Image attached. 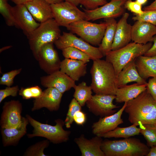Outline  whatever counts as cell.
I'll use <instances>...</instances> for the list:
<instances>
[{"label": "cell", "instance_id": "cell-1", "mask_svg": "<svg viewBox=\"0 0 156 156\" xmlns=\"http://www.w3.org/2000/svg\"><path fill=\"white\" fill-rule=\"evenodd\" d=\"M124 111L128 115V120L136 126L152 124L156 125V101L147 90L127 102Z\"/></svg>", "mask_w": 156, "mask_h": 156}, {"label": "cell", "instance_id": "cell-2", "mask_svg": "<svg viewBox=\"0 0 156 156\" xmlns=\"http://www.w3.org/2000/svg\"><path fill=\"white\" fill-rule=\"evenodd\" d=\"M90 73V86L96 94L115 95L117 76L112 64L101 59L93 60Z\"/></svg>", "mask_w": 156, "mask_h": 156}, {"label": "cell", "instance_id": "cell-3", "mask_svg": "<svg viewBox=\"0 0 156 156\" xmlns=\"http://www.w3.org/2000/svg\"><path fill=\"white\" fill-rule=\"evenodd\" d=\"M105 156H144L150 148L140 140L134 138L103 141L101 147Z\"/></svg>", "mask_w": 156, "mask_h": 156}, {"label": "cell", "instance_id": "cell-4", "mask_svg": "<svg viewBox=\"0 0 156 156\" xmlns=\"http://www.w3.org/2000/svg\"><path fill=\"white\" fill-rule=\"evenodd\" d=\"M152 45L151 42L145 44L134 42L129 43L120 49L111 50L106 55L105 60L112 65L117 77L126 64L138 57L144 55Z\"/></svg>", "mask_w": 156, "mask_h": 156}, {"label": "cell", "instance_id": "cell-5", "mask_svg": "<svg viewBox=\"0 0 156 156\" xmlns=\"http://www.w3.org/2000/svg\"><path fill=\"white\" fill-rule=\"evenodd\" d=\"M60 26L52 18L43 23L27 36L30 49L36 60L41 47L49 43H53L61 35Z\"/></svg>", "mask_w": 156, "mask_h": 156}, {"label": "cell", "instance_id": "cell-6", "mask_svg": "<svg viewBox=\"0 0 156 156\" xmlns=\"http://www.w3.org/2000/svg\"><path fill=\"white\" fill-rule=\"evenodd\" d=\"M26 117L34 129L31 134L27 135L29 138L42 137L46 138L55 144L66 142L68 140L71 132L63 129L65 122L63 120L60 119L55 120L56 125L52 126L41 123L34 119L29 115H26Z\"/></svg>", "mask_w": 156, "mask_h": 156}, {"label": "cell", "instance_id": "cell-7", "mask_svg": "<svg viewBox=\"0 0 156 156\" xmlns=\"http://www.w3.org/2000/svg\"><path fill=\"white\" fill-rule=\"evenodd\" d=\"M107 26L105 22L97 24L85 20L70 24L67 27L71 33L75 34L83 40L93 45H99Z\"/></svg>", "mask_w": 156, "mask_h": 156}, {"label": "cell", "instance_id": "cell-8", "mask_svg": "<svg viewBox=\"0 0 156 156\" xmlns=\"http://www.w3.org/2000/svg\"><path fill=\"white\" fill-rule=\"evenodd\" d=\"M53 17L58 25L66 28L70 24L85 20L86 14L77 6L67 1L51 4Z\"/></svg>", "mask_w": 156, "mask_h": 156}, {"label": "cell", "instance_id": "cell-9", "mask_svg": "<svg viewBox=\"0 0 156 156\" xmlns=\"http://www.w3.org/2000/svg\"><path fill=\"white\" fill-rule=\"evenodd\" d=\"M54 43L58 49L61 50L68 47L77 48L88 54L93 61L101 59L104 56L98 47L91 45L72 33L63 32Z\"/></svg>", "mask_w": 156, "mask_h": 156}, {"label": "cell", "instance_id": "cell-10", "mask_svg": "<svg viewBox=\"0 0 156 156\" xmlns=\"http://www.w3.org/2000/svg\"><path fill=\"white\" fill-rule=\"evenodd\" d=\"M127 0H111L105 4L93 10L83 9L85 20L94 21L100 19L114 18L123 14Z\"/></svg>", "mask_w": 156, "mask_h": 156}, {"label": "cell", "instance_id": "cell-11", "mask_svg": "<svg viewBox=\"0 0 156 156\" xmlns=\"http://www.w3.org/2000/svg\"><path fill=\"white\" fill-rule=\"evenodd\" d=\"M53 43L44 45L41 48L36 60L40 68L48 75L60 70L61 61Z\"/></svg>", "mask_w": 156, "mask_h": 156}, {"label": "cell", "instance_id": "cell-12", "mask_svg": "<svg viewBox=\"0 0 156 156\" xmlns=\"http://www.w3.org/2000/svg\"><path fill=\"white\" fill-rule=\"evenodd\" d=\"M115 98V95L95 94L86 104L90 112L103 117L114 114L116 111L114 109L119 107L113 103Z\"/></svg>", "mask_w": 156, "mask_h": 156}, {"label": "cell", "instance_id": "cell-13", "mask_svg": "<svg viewBox=\"0 0 156 156\" xmlns=\"http://www.w3.org/2000/svg\"><path fill=\"white\" fill-rule=\"evenodd\" d=\"M1 115V127L12 128L16 127L21 122L22 103L18 100H11L4 103Z\"/></svg>", "mask_w": 156, "mask_h": 156}, {"label": "cell", "instance_id": "cell-14", "mask_svg": "<svg viewBox=\"0 0 156 156\" xmlns=\"http://www.w3.org/2000/svg\"><path fill=\"white\" fill-rule=\"evenodd\" d=\"M15 26L21 29L27 37L40 25L29 11L25 4L17 5L13 7Z\"/></svg>", "mask_w": 156, "mask_h": 156}, {"label": "cell", "instance_id": "cell-15", "mask_svg": "<svg viewBox=\"0 0 156 156\" xmlns=\"http://www.w3.org/2000/svg\"><path fill=\"white\" fill-rule=\"evenodd\" d=\"M63 94L54 88H48L41 96L33 101L32 111L45 107L50 111H57L60 107Z\"/></svg>", "mask_w": 156, "mask_h": 156}, {"label": "cell", "instance_id": "cell-16", "mask_svg": "<svg viewBox=\"0 0 156 156\" xmlns=\"http://www.w3.org/2000/svg\"><path fill=\"white\" fill-rule=\"evenodd\" d=\"M40 82L44 87L55 88L62 94L76 86L75 81L60 70L41 77Z\"/></svg>", "mask_w": 156, "mask_h": 156}, {"label": "cell", "instance_id": "cell-17", "mask_svg": "<svg viewBox=\"0 0 156 156\" xmlns=\"http://www.w3.org/2000/svg\"><path fill=\"white\" fill-rule=\"evenodd\" d=\"M125 102L122 108L112 115L101 117L99 120L93 123L92 131L94 134L98 136L116 128L123 122L121 116L127 105Z\"/></svg>", "mask_w": 156, "mask_h": 156}, {"label": "cell", "instance_id": "cell-18", "mask_svg": "<svg viewBox=\"0 0 156 156\" xmlns=\"http://www.w3.org/2000/svg\"><path fill=\"white\" fill-rule=\"evenodd\" d=\"M156 34V26L146 22L137 21L132 26L131 40L140 44H145L153 41Z\"/></svg>", "mask_w": 156, "mask_h": 156}, {"label": "cell", "instance_id": "cell-19", "mask_svg": "<svg viewBox=\"0 0 156 156\" xmlns=\"http://www.w3.org/2000/svg\"><path fill=\"white\" fill-rule=\"evenodd\" d=\"M129 16L127 12L124 13L117 23L115 37L112 50H116L127 45L131 40L132 26L127 22Z\"/></svg>", "mask_w": 156, "mask_h": 156}, {"label": "cell", "instance_id": "cell-20", "mask_svg": "<svg viewBox=\"0 0 156 156\" xmlns=\"http://www.w3.org/2000/svg\"><path fill=\"white\" fill-rule=\"evenodd\" d=\"M101 138L96 135L88 139L82 134L75 138L74 141L78 146L82 156H105L101 148L103 141Z\"/></svg>", "mask_w": 156, "mask_h": 156}, {"label": "cell", "instance_id": "cell-21", "mask_svg": "<svg viewBox=\"0 0 156 156\" xmlns=\"http://www.w3.org/2000/svg\"><path fill=\"white\" fill-rule=\"evenodd\" d=\"M27 119L22 117L21 122L16 127H1V131L3 145L4 147L15 146L27 133V126L29 123Z\"/></svg>", "mask_w": 156, "mask_h": 156}, {"label": "cell", "instance_id": "cell-22", "mask_svg": "<svg viewBox=\"0 0 156 156\" xmlns=\"http://www.w3.org/2000/svg\"><path fill=\"white\" fill-rule=\"evenodd\" d=\"M25 5L34 19L40 23L53 18L51 4L44 0H31Z\"/></svg>", "mask_w": 156, "mask_h": 156}, {"label": "cell", "instance_id": "cell-23", "mask_svg": "<svg viewBox=\"0 0 156 156\" xmlns=\"http://www.w3.org/2000/svg\"><path fill=\"white\" fill-rule=\"evenodd\" d=\"M87 66L84 62L65 58L61 62L60 70L77 81L86 74Z\"/></svg>", "mask_w": 156, "mask_h": 156}, {"label": "cell", "instance_id": "cell-24", "mask_svg": "<svg viewBox=\"0 0 156 156\" xmlns=\"http://www.w3.org/2000/svg\"><path fill=\"white\" fill-rule=\"evenodd\" d=\"M135 60L126 64L118 74L117 77L118 88L133 82L140 84H147L146 80L141 77L138 71L135 64Z\"/></svg>", "mask_w": 156, "mask_h": 156}, {"label": "cell", "instance_id": "cell-25", "mask_svg": "<svg viewBox=\"0 0 156 156\" xmlns=\"http://www.w3.org/2000/svg\"><path fill=\"white\" fill-rule=\"evenodd\" d=\"M147 84L136 83L118 88L115 94L116 101L118 103L127 102L134 99L146 90Z\"/></svg>", "mask_w": 156, "mask_h": 156}, {"label": "cell", "instance_id": "cell-26", "mask_svg": "<svg viewBox=\"0 0 156 156\" xmlns=\"http://www.w3.org/2000/svg\"><path fill=\"white\" fill-rule=\"evenodd\" d=\"M138 71L141 77L146 80L148 78L156 77V56H140L135 60Z\"/></svg>", "mask_w": 156, "mask_h": 156}, {"label": "cell", "instance_id": "cell-27", "mask_svg": "<svg viewBox=\"0 0 156 156\" xmlns=\"http://www.w3.org/2000/svg\"><path fill=\"white\" fill-rule=\"evenodd\" d=\"M105 21L107 26L103 37L98 47L103 56H105L112 50L117 24L114 18H105Z\"/></svg>", "mask_w": 156, "mask_h": 156}, {"label": "cell", "instance_id": "cell-28", "mask_svg": "<svg viewBox=\"0 0 156 156\" xmlns=\"http://www.w3.org/2000/svg\"><path fill=\"white\" fill-rule=\"evenodd\" d=\"M140 129L134 124L128 127H117L114 130L100 135L99 136L105 138H128L139 135Z\"/></svg>", "mask_w": 156, "mask_h": 156}, {"label": "cell", "instance_id": "cell-29", "mask_svg": "<svg viewBox=\"0 0 156 156\" xmlns=\"http://www.w3.org/2000/svg\"><path fill=\"white\" fill-rule=\"evenodd\" d=\"M74 88L75 90L74 98L81 107H83L93 96L91 86H88L85 82L83 81L78 85H76Z\"/></svg>", "mask_w": 156, "mask_h": 156}, {"label": "cell", "instance_id": "cell-30", "mask_svg": "<svg viewBox=\"0 0 156 156\" xmlns=\"http://www.w3.org/2000/svg\"><path fill=\"white\" fill-rule=\"evenodd\" d=\"M139 126L140 133L146 140L147 145L151 147L156 146V125L146 124Z\"/></svg>", "mask_w": 156, "mask_h": 156}, {"label": "cell", "instance_id": "cell-31", "mask_svg": "<svg viewBox=\"0 0 156 156\" xmlns=\"http://www.w3.org/2000/svg\"><path fill=\"white\" fill-rule=\"evenodd\" d=\"M63 55L65 58L77 60L86 63L91 60L88 54L75 48L68 47L62 50Z\"/></svg>", "mask_w": 156, "mask_h": 156}, {"label": "cell", "instance_id": "cell-32", "mask_svg": "<svg viewBox=\"0 0 156 156\" xmlns=\"http://www.w3.org/2000/svg\"><path fill=\"white\" fill-rule=\"evenodd\" d=\"M49 144V141L47 139L38 142L27 148L23 156H47L44 154V151Z\"/></svg>", "mask_w": 156, "mask_h": 156}, {"label": "cell", "instance_id": "cell-33", "mask_svg": "<svg viewBox=\"0 0 156 156\" xmlns=\"http://www.w3.org/2000/svg\"><path fill=\"white\" fill-rule=\"evenodd\" d=\"M8 0H0V13L4 18L6 24L9 26H15L13 7L8 3Z\"/></svg>", "mask_w": 156, "mask_h": 156}, {"label": "cell", "instance_id": "cell-34", "mask_svg": "<svg viewBox=\"0 0 156 156\" xmlns=\"http://www.w3.org/2000/svg\"><path fill=\"white\" fill-rule=\"evenodd\" d=\"M42 89L38 86H35L26 88L21 87L18 92L19 95L24 99L39 97L42 93Z\"/></svg>", "mask_w": 156, "mask_h": 156}, {"label": "cell", "instance_id": "cell-35", "mask_svg": "<svg viewBox=\"0 0 156 156\" xmlns=\"http://www.w3.org/2000/svg\"><path fill=\"white\" fill-rule=\"evenodd\" d=\"M81 110V106L74 98L71 100L69 105L68 112L64 120L65 125L70 128L74 120L73 117L76 112Z\"/></svg>", "mask_w": 156, "mask_h": 156}, {"label": "cell", "instance_id": "cell-36", "mask_svg": "<svg viewBox=\"0 0 156 156\" xmlns=\"http://www.w3.org/2000/svg\"><path fill=\"white\" fill-rule=\"evenodd\" d=\"M141 15L135 14L132 19L135 21H139L146 22L156 26V10H143Z\"/></svg>", "mask_w": 156, "mask_h": 156}, {"label": "cell", "instance_id": "cell-37", "mask_svg": "<svg viewBox=\"0 0 156 156\" xmlns=\"http://www.w3.org/2000/svg\"><path fill=\"white\" fill-rule=\"evenodd\" d=\"M22 70V68L11 70L3 74L0 78V84L8 87L12 86L14 83V77L19 74Z\"/></svg>", "mask_w": 156, "mask_h": 156}, {"label": "cell", "instance_id": "cell-38", "mask_svg": "<svg viewBox=\"0 0 156 156\" xmlns=\"http://www.w3.org/2000/svg\"><path fill=\"white\" fill-rule=\"evenodd\" d=\"M19 90L18 85L11 87L7 86L5 89L0 90V103L6 97L12 96L15 97Z\"/></svg>", "mask_w": 156, "mask_h": 156}, {"label": "cell", "instance_id": "cell-39", "mask_svg": "<svg viewBox=\"0 0 156 156\" xmlns=\"http://www.w3.org/2000/svg\"><path fill=\"white\" fill-rule=\"evenodd\" d=\"M107 3L106 0H81L80 4L88 10H93Z\"/></svg>", "mask_w": 156, "mask_h": 156}, {"label": "cell", "instance_id": "cell-40", "mask_svg": "<svg viewBox=\"0 0 156 156\" xmlns=\"http://www.w3.org/2000/svg\"><path fill=\"white\" fill-rule=\"evenodd\" d=\"M142 6V5L136 1L132 0H127L124 5L125 8L136 15H141L143 13Z\"/></svg>", "mask_w": 156, "mask_h": 156}, {"label": "cell", "instance_id": "cell-41", "mask_svg": "<svg viewBox=\"0 0 156 156\" xmlns=\"http://www.w3.org/2000/svg\"><path fill=\"white\" fill-rule=\"evenodd\" d=\"M146 90L153 98L156 101V77L150 79L147 83Z\"/></svg>", "mask_w": 156, "mask_h": 156}, {"label": "cell", "instance_id": "cell-42", "mask_svg": "<svg viewBox=\"0 0 156 156\" xmlns=\"http://www.w3.org/2000/svg\"><path fill=\"white\" fill-rule=\"evenodd\" d=\"M86 114L81 110L76 112L73 117L74 120L77 125H82L86 120Z\"/></svg>", "mask_w": 156, "mask_h": 156}, {"label": "cell", "instance_id": "cell-43", "mask_svg": "<svg viewBox=\"0 0 156 156\" xmlns=\"http://www.w3.org/2000/svg\"><path fill=\"white\" fill-rule=\"evenodd\" d=\"M153 44L151 47L144 55L147 56H156V36L154 37Z\"/></svg>", "mask_w": 156, "mask_h": 156}, {"label": "cell", "instance_id": "cell-44", "mask_svg": "<svg viewBox=\"0 0 156 156\" xmlns=\"http://www.w3.org/2000/svg\"><path fill=\"white\" fill-rule=\"evenodd\" d=\"M156 10V0L151 3L150 5L144 7L143 10Z\"/></svg>", "mask_w": 156, "mask_h": 156}, {"label": "cell", "instance_id": "cell-45", "mask_svg": "<svg viewBox=\"0 0 156 156\" xmlns=\"http://www.w3.org/2000/svg\"><path fill=\"white\" fill-rule=\"evenodd\" d=\"M146 156H156V146L151 147Z\"/></svg>", "mask_w": 156, "mask_h": 156}, {"label": "cell", "instance_id": "cell-46", "mask_svg": "<svg viewBox=\"0 0 156 156\" xmlns=\"http://www.w3.org/2000/svg\"><path fill=\"white\" fill-rule=\"evenodd\" d=\"M16 5L25 4L31 0H11Z\"/></svg>", "mask_w": 156, "mask_h": 156}, {"label": "cell", "instance_id": "cell-47", "mask_svg": "<svg viewBox=\"0 0 156 156\" xmlns=\"http://www.w3.org/2000/svg\"><path fill=\"white\" fill-rule=\"evenodd\" d=\"M65 1H67L72 3L77 6L79 4H80L81 0H64Z\"/></svg>", "mask_w": 156, "mask_h": 156}, {"label": "cell", "instance_id": "cell-48", "mask_svg": "<svg viewBox=\"0 0 156 156\" xmlns=\"http://www.w3.org/2000/svg\"><path fill=\"white\" fill-rule=\"evenodd\" d=\"M50 4L57 3L63 1V0H44Z\"/></svg>", "mask_w": 156, "mask_h": 156}, {"label": "cell", "instance_id": "cell-49", "mask_svg": "<svg viewBox=\"0 0 156 156\" xmlns=\"http://www.w3.org/2000/svg\"><path fill=\"white\" fill-rule=\"evenodd\" d=\"M148 0H136L135 1H137L139 3L142 5L145 4L147 1Z\"/></svg>", "mask_w": 156, "mask_h": 156}, {"label": "cell", "instance_id": "cell-50", "mask_svg": "<svg viewBox=\"0 0 156 156\" xmlns=\"http://www.w3.org/2000/svg\"><path fill=\"white\" fill-rule=\"evenodd\" d=\"M11 47L12 46H5L4 47H3L0 49V53H1V52H2V51H3L4 50H5L6 49H9L11 48Z\"/></svg>", "mask_w": 156, "mask_h": 156}]
</instances>
